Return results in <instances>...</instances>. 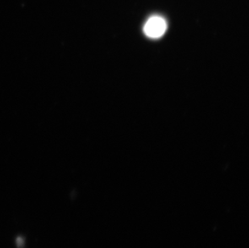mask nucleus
<instances>
[{
    "instance_id": "obj_1",
    "label": "nucleus",
    "mask_w": 249,
    "mask_h": 248,
    "mask_svg": "<svg viewBox=\"0 0 249 248\" xmlns=\"http://www.w3.org/2000/svg\"><path fill=\"white\" fill-rule=\"evenodd\" d=\"M166 29L167 24L165 19L158 16L151 17L143 27L144 34L153 39L161 37L166 32Z\"/></svg>"
}]
</instances>
